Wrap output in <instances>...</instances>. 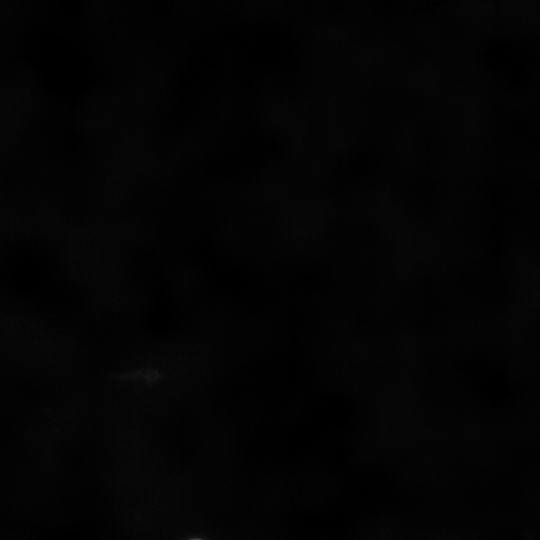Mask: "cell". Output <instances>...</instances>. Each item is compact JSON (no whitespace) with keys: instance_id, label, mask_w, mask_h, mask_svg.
Listing matches in <instances>:
<instances>
[{"instance_id":"cell-1","label":"cell","mask_w":540,"mask_h":540,"mask_svg":"<svg viewBox=\"0 0 540 540\" xmlns=\"http://www.w3.org/2000/svg\"><path fill=\"white\" fill-rule=\"evenodd\" d=\"M194 540H199V539H194Z\"/></svg>"}]
</instances>
